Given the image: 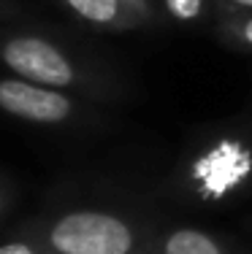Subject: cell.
Segmentation results:
<instances>
[{
    "label": "cell",
    "mask_w": 252,
    "mask_h": 254,
    "mask_svg": "<svg viewBox=\"0 0 252 254\" xmlns=\"http://www.w3.org/2000/svg\"><path fill=\"white\" fill-rule=\"evenodd\" d=\"M0 65L11 76L92 103H111L125 92V84L103 60L35 27L0 25Z\"/></svg>",
    "instance_id": "1"
},
{
    "label": "cell",
    "mask_w": 252,
    "mask_h": 254,
    "mask_svg": "<svg viewBox=\"0 0 252 254\" xmlns=\"http://www.w3.org/2000/svg\"><path fill=\"white\" fill-rule=\"evenodd\" d=\"M0 254H49L41 244L38 233H35V225H30L19 238H11L0 244Z\"/></svg>",
    "instance_id": "9"
},
{
    "label": "cell",
    "mask_w": 252,
    "mask_h": 254,
    "mask_svg": "<svg viewBox=\"0 0 252 254\" xmlns=\"http://www.w3.org/2000/svg\"><path fill=\"white\" fill-rule=\"evenodd\" d=\"M25 5H19L16 0H0V25H5V22H19L22 16H25Z\"/></svg>",
    "instance_id": "11"
},
{
    "label": "cell",
    "mask_w": 252,
    "mask_h": 254,
    "mask_svg": "<svg viewBox=\"0 0 252 254\" xmlns=\"http://www.w3.org/2000/svg\"><path fill=\"white\" fill-rule=\"evenodd\" d=\"M33 225L49 254H155L160 235L136 214L111 208H68Z\"/></svg>",
    "instance_id": "2"
},
{
    "label": "cell",
    "mask_w": 252,
    "mask_h": 254,
    "mask_svg": "<svg viewBox=\"0 0 252 254\" xmlns=\"http://www.w3.org/2000/svg\"><path fill=\"white\" fill-rule=\"evenodd\" d=\"M214 11H252V0H214Z\"/></svg>",
    "instance_id": "12"
},
{
    "label": "cell",
    "mask_w": 252,
    "mask_h": 254,
    "mask_svg": "<svg viewBox=\"0 0 252 254\" xmlns=\"http://www.w3.org/2000/svg\"><path fill=\"white\" fill-rule=\"evenodd\" d=\"M98 103L63 92L55 87L25 81L19 76H0V114L33 127L79 130L100 122Z\"/></svg>",
    "instance_id": "4"
},
{
    "label": "cell",
    "mask_w": 252,
    "mask_h": 254,
    "mask_svg": "<svg viewBox=\"0 0 252 254\" xmlns=\"http://www.w3.org/2000/svg\"><path fill=\"white\" fill-rule=\"evenodd\" d=\"M155 254H244L231 238L203 227H171L158 235Z\"/></svg>",
    "instance_id": "6"
},
{
    "label": "cell",
    "mask_w": 252,
    "mask_h": 254,
    "mask_svg": "<svg viewBox=\"0 0 252 254\" xmlns=\"http://www.w3.org/2000/svg\"><path fill=\"white\" fill-rule=\"evenodd\" d=\"M74 19L92 30L103 33H130V30H149L139 14L128 8L122 0H55Z\"/></svg>",
    "instance_id": "5"
},
{
    "label": "cell",
    "mask_w": 252,
    "mask_h": 254,
    "mask_svg": "<svg viewBox=\"0 0 252 254\" xmlns=\"http://www.w3.org/2000/svg\"><path fill=\"white\" fill-rule=\"evenodd\" d=\"M212 30L223 46L252 54V11H214Z\"/></svg>",
    "instance_id": "7"
},
{
    "label": "cell",
    "mask_w": 252,
    "mask_h": 254,
    "mask_svg": "<svg viewBox=\"0 0 252 254\" xmlns=\"http://www.w3.org/2000/svg\"><path fill=\"white\" fill-rule=\"evenodd\" d=\"M122 3L128 5L133 14H139L141 19L147 22V27H163L166 25V14H163L158 0H122Z\"/></svg>",
    "instance_id": "10"
},
{
    "label": "cell",
    "mask_w": 252,
    "mask_h": 254,
    "mask_svg": "<svg viewBox=\"0 0 252 254\" xmlns=\"http://www.w3.org/2000/svg\"><path fill=\"white\" fill-rule=\"evenodd\" d=\"M182 195L195 203H223L242 195L252 181V143L244 135L225 132L209 141L203 152L190 157L187 168L179 171Z\"/></svg>",
    "instance_id": "3"
},
{
    "label": "cell",
    "mask_w": 252,
    "mask_h": 254,
    "mask_svg": "<svg viewBox=\"0 0 252 254\" xmlns=\"http://www.w3.org/2000/svg\"><path fill=\"white\" fill-rule=\"evenodd\" d=\"M166 19L179 27H209L214 22V0H160Z\"/></svg>",
    "instance_id": "8"
},
{
    "label": "cell",
    "mask_w": 252,
    "mask_h": 254,
    "mask_svg": "<svg viewBox=\"0 0 252 254\" xmlns=\"http://www.w3.org/2000/svg\"><path fill=\"white\" fill-rule=\"evenodd\" d=\"M11 200H14V192L8 190V184H5V179H0V222L5 219V214H8L11 208Z\"/></svg>",
    "instance_id": "13"
}]
</instances>
